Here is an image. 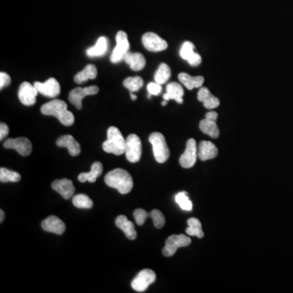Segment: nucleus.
<instances>
[{
	"label": "nucleus",
	"mask_w": 293,
	"mask_h": 293,
	"mask_svg": "<svg viewBox=\"0 0 293 293\" xmlns=\"http://www.w3.org/2000/svg\"><path fill=\"white\" fill-rule=\"evenodd\" d=\"M67 104L61 100H53L41 107V112L47 116H53L65 127H70L74 123V116L67 110Z\"/></svg>",
	"instance_id": "obj_1"
},
{
	"label": "nucleus",
	"mask_w": 293,
	"mask_h": 293,
	"mask_svg": "<svg viewBox=\"0 0 293 293\" xmlns=\"http://www.w3.org/2000/svg\"><path fill=\"white\" fill-rule=\"evenodd\" d=\"M105 183L117 189L121 194L129 193L134 186L131 175L125 169H115L109 172L105 177Z\"/></svg>",
	"instance_id": "obj_2"
},
{
	"label": "nucleus",
	"mask_w": 293,
	"mask_h": 293,
	"mask_svg": "<svg viewBox=\"0 0 293 293\" xmlns=\"http://www.w3.org/2000/svg\"><path fill=\"white\" fill-rule=\"evenodd\" d=\"M107 140L103 144V149L108 153L120 156L124 154L127 145V139H124L119 129L115 127L109 128Z\"/></svg>",
	"instance_id": "obj_3"
},
{
	"label": "nucleus",
	"mask_w": 293,
	"mask_h": 293,
	"mask_svg": "<svg viewBox=\"0 0 293 293\" xmlns=\"http://www.w3.org/2000/svg\"><path fill=\"white\" fill-rule=\"evenodd\" d=\"M155 159L158 163H165L169 157V149L164 135L159 132H154L149 136Z\"/></svg>",
	"instance_id": "obj_4"
},
{
	"label": "nucleus",
	"mask_w": 293,
	"mask_h": 293,
	"mask_svg": "<svg viewBox=\"0 0 293 293\" xmlns=\"http://www.w3.org/2000/svg\"><path fill=\"white\" fill-rule=\"evenodd\" d=\"M125 154L127 159L131 163L139 162L142 156V143L136 134H129L127 137Z\"/></svg>",
	"instance_id": "obj_5"
},
{
	"label": "nucleus",
	"mask_w": 293,
	"mask_h": 293,
	"mask_svg": "<svg viewBox=\"0 0 293 293\" xmlns=\"http://www.w3.org/2000/svg\"><path fill=\"white\" fill-rule=\"evenodd\" d=\"M191 238L185 235H173L165 241V245L162 250L165 256H172L176 253L177 249L190 245Z\"/></svg>",
	"instance_id": "obj_6"
},
{
	"label": "nucleus",
	"mask_w": 293,
	"mask_h": 293,
	"mask_svg": "<svg viewBox=\"0 0 293 293\" xmlns=\"http://www.w3.org/2000/svg\"><path fill=\"white\" fill-rule=\"evenodd\" d=\"M117 45L114 50L112 51L111 55V62L117 64L124 59V56L127 53H129V43L128 41L127 34L124 31H119L116 35Z\"/></svg>",
	"instance_id": "obj_7"
},
{
	"label": "nucleus",
	"mask_w": 293,
	"mask_h": 293,
	"mask_svg": "<svg viewBox=\"0 0 293 293\" xmlns=\"http://www.w3.org/2000/svg\"><path fill=\"white\" fill-rule=\"evenodd\" d=\"M156 280V274L150 269H144L140 271L133 279L131 287L134 291L144 293Z\"/></svg>",
	"instance_id": "obj_8"
},
{
	"label": "nucleus",
	"mask_w": 293,
	"mask_h": 293,
	"mask_svg": "<svg viewBox=\"0 0 293 293\" xmlns=\"http://www.w3.org/2000/svg\"><path fill=\"white\" fill-rule=\"evenodd\" d=\"M142 42L146 50L152 53H159L165 50L168 47L166 41L155 33L148 32L144 34L142 37Z\"/></svg>",
	"instance_id": "obj_9"
},
{
	"label": "nucleus",
	"mask_w": 293,
	"mask_h": 293,
	"mask_svg": "<svg viewBox=\"0 0 293 293\" xmlns=\"http://www.w3.org/2000/svg\"><path fill=\"white\" fill-rule=\"evenodd\" d=\"M198 157V146L197 142L194 139H189L186 143V149L179 158V163L181 166L189 169L194 166Z\"/></svg>",
	"instance_id": "obj_10"
},
{
	"label": "nucleus",
	"mask_w": 293,
	"mask_h": 293,
	"mask_svg": "<svg viewBox=\"0 0 293 293\" xmlns=\"http://www.w3.org/2000/svg\"><path fill=\"white\" fill-rule=\"evenodd\" d=\"M100 89L97 86H91V87H77L75 89L72 90L69 94V100L72 105H74L77 110H82V100L85 97L88 95H94L99 92Z\"/></svg>",
	"instance_id": "obj_11"
},
{
	"label": "nucleus",
	"mask_w": 293,
	"mask_h": 293,
	"mask_svg": "<svg viewBox=\"0 0 293 293\" xmlns=\"http://www.w3.org/2000/svg\"><path fill=\"white\" fill-rule=\"evenodd\" d=\"M3 146L7 149H14L23 157H27L32 152V144L25 137L17 139H8L4 142Z\"/></svg>",
	"instance_id": "obj_12"
},
{
	"label": "nucleus",
	"mask_w": 293,
	"mask_h": 293,
	"mask_svg": "<svg viewBox=\"0 0 293 293\" xmlns=\"http://www.w3.org/2000/svg\"><path fill=\"white\" fill-rule=\"evenodd\" d=\"M218 113L214 111L207 112L204 119L200 122V129L204 134H208L209 136L216 139L219 136L220 131L217 125Z\"/></svg>",
	"instance_id": "obj_13"
},
{
	"label": "nucleus",
	"mask_w": 293,
	"mask_h": 293,
	"mask_svg": "<svg viewBox=\"0 0 293 293\" xmlns=\"http://www.w3.org/2000/svg\"><path fill=\"white\" fill-rule=\"evenodd\" d=\"M39 92L35 85L30 84V82H23L20 85L18 92V97L20 102L25 106H32L36 103V98Z\"/></svg>",
	"instance_id": "obj_14"
},
{
	"label": "nucleus",
	"mask_w": 293,
	"mask_h": 293,
	"mask_svg": "<svg viewBox=\"0 0 293 293\" xmlns=\"http://www.w3.org/2000/svg\"><path fill=\"white\" fill-rule=\"evenodd\" d=\"M34 85L38 92L45 96L55 98L60 94V83L53 77L47 79L45 82H35Z\"/></svg>",
	"instance_id": "obj_15"
},
{
	"label": "nucleus",
	"mask_w": 293,
	"mask_h": 293,
	"mask_svg": "<svg viewBox=\"0 0 293 293\" xmlns=\"http://www.w3.org/2000/svg\"><path fill=\"white\" fill-rule=\"evenodd\" d=\"M180 56L194 67H197L201 64V56L195 52V45L188 41L184 42L183 45L180 50Z\"/></svg>",
	"instance_id": "obj_16"
},
{
	"label": "nucleus",
	"mask_w": 293,
	"mask_h": 293,
	"mask_svg": "<svg viewBox=\"0 0 293 293\" xmlns=\"http://www.w3.org/2000/svg\"><path fill=\"white\" fill-rule=\"evenodd\" d=\"M52 187L65 200L70 199L75 192V187L73 182L68 179L55 180L52 184Z\"/></svg>",
	"instance_id": "obj_17"
},
{
	"label": "nucleus",
	"mask_w": 293,
	"mask_h": 293,
	"mask_svg": "<svg viewBox=\"0 0 293 293\" xmlns=\"http://www.w3.org/2000/svg\"><path fill=\"white\" fill-rule=\"evenodd\" d=\"M41 226L44 231L56 235H62L66 228L65 222L56 216L48 217L42 221Z\"/></svg>",
	"instance_id": "obj_18"
},
{
	"label": "nucleus",
	"mask_w": 293,
	"mask_h": 293,
	"mask_svg": "<svg viewBox=\"0 0 293 293\" xmlns=\"http://www.w3.org/2000/svg\"><path fill=\"white\" fill-rule=\"evenodd\" d=\"M56 145L60 147L67 148L72 157H77L81 152V146L78 142L70 134L60 137L56 141Z\"/></svg>",
	"instance_id": "obj_19"
},
{
	"label": "nucleus",
	"mask_w": 293,
	"mask_h": 293,
	"mask_svg": "<svg viewBox=\"0 0 293 293\" xmlns=\"http://www.w3.org/2000/svg\"><path fill=\"white\" fill-rule=\"evenodd\" d=\"M219 154V150L210 141H202L198 146V157L201 161L214 159Z\"/></svg>",
	"instance_id": "obj_20"
},
{
	"label": "nucleus",
	"mask_w": 293,
	"mask_h": 293,
	"mask_svg": "<svg viewBox=\"0 0 293 293\" xmlns=\"http://www.w3.org/2000/svg\"><path fill=\"white\" fill-rule=\"evenodd\" d=\"M197 98L199 101L204 104V108L207 110H214L215 108L219 107L220 105L219 99L213 95L207 87L200 88Z\"/></svg>",
	"instance_id": "obj_21"
},
{
	"label": "nucleus",
	"mask_w": 293,
	"mask_h": 293,
	"mask_svg": "<svg viewBox=\"0 0 293 293\" xmlns=\"http://www.w3.org/2000/svg\"><path fill=\"white\" fill-rule=\"evenodd\" d=\"M184 91L181 85L178 82H170L167 85L166 93L163 95L164 100H174L179 104L183 103Z\"/></svg>",
	"instance_id": "obj_22"
},
{
	"label": "nucleus",
	"mask_w": 293,
	"mask_h": 293,
	"mask_svg": "<svg viewBox=\"0 0 293 293\" xmlns=\"http://www.w3.org/2000/svg\"><path fill=\"white\" fill-rule=\"evenodd\" d=\"M116 226L123 231L127 238L130 240H134L136 238L137 233L134 224L132 221H129L127 217L124 215L117 217L116 219Z\"/></svg>",
	"instance_id": "obj_23"
},
{
	"label": "nucleus",
	"mask_w": 293,
	"mask_h": 293,
	"mask_svg": "<svg viewBox=\"0 0 293 293\" xmlns=\"http://www.w3.org/2000/svg\"><path fill=\"white\" fill-rule=\"evenodd\" d=\"M123 60L128 64L130 69L134 71L143 70L146 65V60L141 53H127Z\"/></svg>",
	"instance_id": "obj_24"
},
{
	"label": "nucleus",
	"mask_w": 293,
	"mask_h": 293,
	"mask_svg": "<svg viewBox=\"0 0 293 293\" xmlns=\"http://www.w3.org/2000/svg\"><path fill=\"white\" fill-rule=\"evenodd\" d=\"M103 173V165L101 162H95L92 165V169L89 173H82L78 175V180L81 183L89 182V183H94L96 181L97 178L100 177Z\"/></svg>",
	"instance_id": "obj_25"
},
{
	"label": "nucleus",
	"mask_w": 293,
	"mask_h": 293,
	"mask_svg": "<svg viewBox=\"0 0 293 293\" xmlns=\"http://www.w3.org/2000/svg\"><path fill=\"white\" fill-rule=\"evenodd\" d=\"M179 79L188 90H192L193 88H201L204 82V78L202 76L192 77L186 73H179Z\"/></svg>",
	"instance_id": "obj_26"
},
{
	"label": "nucleus",
	"mask_w": 293,
	"mask_h": 293,
	"mask_svg": "<svg viewBox=\"0 0 293 293\" xmlns=\"http://www.w3.org/2000/svg\"><path fill=\"white\" fill-rule=\"evenodd\" d=\"M108 50V40L105 37H100L94 47L87 49V55L89 57H98L105 55Z\"/></svg>",
	"instance_id": "obj_27"
},
{
	"label": "nucleus",
	"mask_w": 293,
	"mask_h": 293,
	"mask_svg": "<svg viewBox=\"0 0 293 293\" xmlns=\"http://www.w3.org/2000/svg\"><path fill=\"white\" fill-rule=\"evenodd\" d=\"M97 77V69L94 65H88L84 70L78 73L74 77V82L77 84H82L87 80L94 79Z\"/></svg>",
	"instance_id": "obj_28"
},
{
	"label": "nucleus",
	"mask_w": 293,
	"mask_h": 293,
	"mask_svg": "<svg viewBox=\"0 0 293 293\" xmlns=\"http://www.w3.org/2000/svg\"><path fill=\"white\" fill-rule=\"evenodd\" d=\"M187 224H188V227L186 228V232L188 236H197L200 238L204 237L201 222L200 221L199 219L191 218L188 219Z\"/></svg>",
	"instance_id": "obj_29"
},
{
	"label": "nucleus",
	"mask_w": 293,
	"mask_h": 293,
	"mask_svg": "<svg viewBox=\"0 0 293 293\" xmlns=\"http://www.w3.org/2000/svg\"><path fill=\"white\" fill-rule=\"evenodd\" d=\"M170 76H171V70H170L169 65L162 63L159 65L158 70L155 73V82L161 85L165 84L169 79Z\"/></svg>",
	"instance_id": "obj_30"
},
{
	"label": "nucleus",
	"mask_w": 293,
	"mask_h": 293,
	"mask_svg": "<svg viewBox=\"0 0 293 293\" xmlns=\"http://www.w3.org/2000/svg\"><path fill=\"white\" fill-rule=\"evenodd\" d=\"M73 204L78 209H91L93 206V201L85 194H78L73 197Z\"/></svg>",
	"instance_id": "obj_31"
},
{
	"label": "nucleus",
	"mask_w": 293,
	"mask_h": 293,
	"mask_svg": "<svg viewBox=\"0 0 293 293\" xmlns=\"http://www.w3.org/2000/svg\"><path fill=\"white\" fill-rule=\"evenodd\" d=\"M123 85L127 89L129 90L130 92H136L139 89H141L144 86V80L141 77H129L126 78L123 82Z\"/></svg>",
	"instance_id": "obj_32"
},
{
	"label": "nucleus",
	"mask_w": 293,
	"mask_h": 293,
	"mask_svg": "<svg viewBox=\"0 0 293 293\" xmlns=\"http://www.w3.org/2000/svg\"><path fill=\"white\" fill-rule=\"evenodd\" d=\"M21 179L18 172L12 171L10 169L1 168L0 169V181L1 183H17Z\"/></svg>",
	"instance_id": "obj_33"
},
{
	"label": "nucleus",
	"mask_w": 293,
	"mask_h": 293,
	"mask_svg": "<svg viewBox=\"0 0 293 293\" xmlns=\"http://www.w3.org/2000/svg\"><path fill=\"white\" fill-rule=\"evenodd\" d=\"M175 201L177 202V204H179L183 210L191 211L192 209V203L189 200L187 193L185 191L177 194L176 197H175Z\"/></svg>",
	"instance_id": "obj_34"
},
{
	"label": "nucleus",
	"mask_w": 293,
	"mask_h": 293,
	"mask_svg": "<svg viewBox=\"0 0 293 293\" xmlns=\"http://www.w3.org/2000/svg\"><path fill=\"white\" fill-rule=\"evenodd\" d=\"M150 217H151V219H152V221L154 222V226L157 229H162L164 226L165 223V219L163 214L160 210H158V209H153L150 213Z\"/></svg>",
	"instance_id": "obj_35"
},
{
	"label": "nucleus",
	"mask_w": 293,
	"mask_h": 293,
	"mask_svg": "<svg viewBox=\"0 0 293 293\" xmlns=\"http://www.w3.org/2000/svg\"><path fill=\"white\" fill-rule=\"evenodd\" d=\"M134 217L136 223L139 226H143L147 217H150V214H147L144 209H137L134 210Z\"/></svg>",
	"instance_id": "obj_36"
},
{
	"label": "nucleus",
	"mask_w": 293,
	"mask_h": 293,
	"mask_svg": "<svg viewBox=\"0 0 293 293\" xmlns=\"http://www.w3.org/2000/svg\"><path fill=\"white\" fill-rule=\"evenodd\" d=\"M147 91L152 95H158L162 91V85L156 82H150L149 84L147 85Z\"/></svg>",
	"instance_id": "obj_37"
},
{
	"label": "nucleus",
	"mask_w": 293,
	"mask_h": 293,
	"mask_svg": "<svg viewBox=\"0 0 293 293\" xmlns=\"http://www.w3.org/2000/svg\"><path fill=\"white\" fill-rule=\"evenodd\" d=\"M11 77L7 73H0V89L2 90L8 85L11 84Z\"/></svg>",
	"instance_id": "obj_38"
},
{
	"label": "nucleus",
	"mask_w": 293,
	"mask_h": 293,
	"mask_svg": "<svg viewBox=\"0 0 293 293\" xmlns=\"http://www.w3.org/2000/svg\"><path fill=\"white\" fill-rule=\"evenodd\" d=\"M9 133V128L5 123L1 122L0 124V140H3Z\"/></svg>",
	"instance_id": "obj_39"
},
{
	"label": "nucleus",
	"mask_w": 293,
	"mask_h": 293,
	"mask_svg": "<svg viewBox=\"0 0 293 293\" xmlns=\"http://www.w3.org/2000/svg\"><path fill=\"white\" fill-rule=\"evenodd\" d=\"M0 214H1V217H0V222L2 223L3 220H4V219H5V214H4V212L1 209V210H0Z\"/></svg>",
	"instance_id": "obj_40"
},
{
	"label": "nucleus",
	"mask_w": 293,
	"mask_h": 293,
	"mask_svg": "<svg viewBox=\"0 0 293 293\" xmlns=\"http://www.w3.org/2000/svg\"><path fill=\"white\" fill-rule=\"evenodd\" d=\"M130 96H131L132 100H135L137 99V96L133 92H130Z\"/></svg>",
	"instance_id": "obj_41"
},
{
	"label": "nucleus",
	"mask_w": 293,
	"mask_h": 293,
	"mask_svg": "<svg viewBox=\"0 0 293 293\" xmlns=\"http://www.w3.org/2000/svg\"><path fill=\"white\" fill-rule=\"evenodd\" d=\"M162 106H165V105H167L166 100H164V101H163V102L162 103Z\"/></svg>",
	"instance_id": "obj_42"
}]
</instances>
